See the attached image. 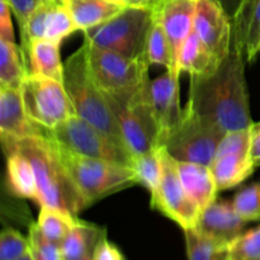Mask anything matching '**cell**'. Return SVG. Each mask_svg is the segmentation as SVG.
Returning <instances> with one entry per match:
<instances>
[{
	"label": "cell",
	"instance_id": "cell-1",
	"mask_svg": "<svg viewBox=\"0 0 260 260\" xmlns=\"http://www.w3.org/2000/svg\"><path fill=\"white\" fill-rule=\"evenodd\" d=\"M245 62V47L233 36L230 51L217 70L206 76H190L187 104L223 132L249 128L253 124Z\"/></svg>",
	"mask_w": 260,
	"mask_h": 260
},
{
	"label": "cell",
	"instance_id": "cell-2",
	"mask_svg": "<svg viewBox=\"0 0 260 260\" xmlns=\"http://www.w3.org/2000/svg\"><path fill=\"white\" fill-rule=\"evenodd\" d=\"M2 146L4 154L18 151L30 161L37 178L40 207L50 206L66 211L75 217L88 208L61 161L55 142L46 134V129L43 134L20 140L2 137Z\"/></svg>",
	"mask_w": 260,
	"mask_h": 260
},
{
	"label": "cell",
	"instance_id": "cell-3",
	"mask_svg": "<svg viewBox=\"0 0 260 260\" xmlns=\"http://www.w3.org/2000/svg\"><path fill=\"white\" fill-rule=\"evenodd\" d=\"M62 84L75 109L76 116L93 124L99 131L111 137L119 146L127 149L116 116L109 107L106 93L96 84L91 73L88 42L85 40L83 45L63 62Z\"/></svg>",
	"mask_w": 260,
	"mask_h": 260
},
{
	"label": "cell",
	"instance_id": "cell-4",
	"mask_svg": "<svg viewBox=\"0 0 260 260\" xmlns=\"http://www.w3.org/2000/svg\"><path fill=\"white\" fill-rule=\"evenodd\" d=\"M55 145L61 161L86 207H90L93 203L108 196L139 184V178L132 167L86 157L56 142Z\"/></svg>",
	"mask_w": 260,
	"mask_h": 260
},
{
	"label": "cell",
	"instance_id": "cell-5",
	"mask_svg": "<svg viewBox=\"0 0 260 260\" xmlns=\"http://www.w3.org/2000/svg\"><path fill=\"white\" fill-rule=\"evenodd\" d=\"M150 79L132 91L106 93L132 156L159 149V131L150 96Z\"/></svg>",
	"mask_w": 260,
	"mask_h": 260
},
{
	"label": "cell",
	"instance_id": "cell-6",
	"mask_svg": "<svg viewBox=\"0 0 260 260\" xmlns=\"http://www.w3.org/2000/svg\"><path fill=\"white\" fill-rule=\"evenodd\" d=\"M154 12L145 8L126 7L106 23L84 33L91 45L121 53L129 58L146 56V41Z\"/></svg>",
	"mask_w": 260,
	"mask_h": 260
},
{
	"label": "cell",
	"instance_id": "cell-7",
	"mask_svg": "<svg viewBox=\"0 0 260 260\" xmlns=\"http://www.w3.org/2000/svg\"><path fill=\"white\" fill-rule=\"evenodd\" d=\"M226 132L185 104L182 118L161 147L178 161L210 165Z\"/></svg>",
	"mask_w": 260,
	"mask_h": 260
},
{
	"label": "cell",
	"instance_id": "cell-8",
	"mask_svg": "<svg viewBox=\"0 0 260 260\" xmlns=\"http://www.w3.org/2000/svg\"><path fill=\"white\" fill-rule=\"evenodd\" d=\"M46 134L65 149L93 159L132 167L131 152L79 116H73Z\"/></svg>",
	"mask_w": 260,
	"mask_h": 260
},
{
	"label": "cell",
	"instance_id": "cell-9",
	"mask_svg": "<svg viewBox=\"0 0 260 260\" xmlns=\"http://www.w3.org/2000/svg\"><path fill=\"white\" fill-rule=\"evenodd\" d=\"M20 91L30 121L46 131H51L76 114L61 81L29 74Z\"/></svg>",
	"mask_w": 260,
	"mask_h": 260
},
{
	"label": "cell",
	"instance_id": "cell-10",
	"mask_svg": "<svg viewBox=\"0 0 260 260\" xmlns=\"http://www.w3.org/2000/svg\"><path fill=\"white\" fill-rule=\"evenodd\" d=\"M84 40L88 42L91 73L104 93H127L149 80L150 63L146 56L129 58L121 53L91 45L86 38Z\"/></svg>",
	"mask_w": 260,
	"mask_h": 260
},
{
	"label": "cell",
	"instance_id": "cell-11",
	"mask_svg": "<svg viewBox=\"0 0 260 260\" xmlns=\"http://www.w3.org/2000/svg\"><path fill=\"white\" fill-rule=\"evenodd\" d=\"M161 177L156 192L151 196V207L174 221L183 230L197 226L201 210L185 192L178 173L177 160L160 147Z\"/></svg>",
	"mask_w": 260,
	"mask_h": 260
},
{
	"label": "cell",
	"instance_id": "cell-12",
	"mask_svg": "<svg viewBox=\"0 0 260 260\" xmlns=\"http://www.w3.org/2000/svg\"><path fill=\"white\" fill-rule=\"evenodd\" d=\"M76 30H79L78 25L65 0H45L30 15L25 33L20 37V51L27 70L29 65V50L32 41L43 38L61 43Z\"/></svg>",
	"mask_w": 260,
	"mask_h": 260
},
{
	"label": "cell",
	"instance_id": "cell-13",
	"mask_svg": "<svg viewBox=\"0 0 260 260\" xmlns=\"http://www.w3.org/2000/svg\"><path fill=\"white\" fill-rule=\"evenodd\" d=\"M193 30L222 62L230 51L233 23L218 0H197Z\"/></svg>",
	"mask_w": 260,
	"mask_h": 260
},
{
	"label": "cell",
	"instance_id": "cell-14",
	"mask_svg": "<svg viewBox=\"0 0 260 260\" xmlns=\"http://www.w3.org/2000/svg\"><path fill=\"white\" fill-rule=\"evenodd\" d=\"M180 73L167 70L150 81V96L159 131V147L162 146L168 135L174 129L182 118L179 94Z\"/></svg>",
	"mask_w": 260,
	"mask_h": 260
},
{
	"label": "cell",
	"instance_id": "cell-15",
	"mask_svg": "<svg viewBox=\"0 0 260 260\" xmlns=\"http://www.w3.org/2000/svg\"><path fill=\"white\" fill-rule=\"evenodd\" d=\"M248 221L244 220L233 202L215 201L201 212L196 230L221 245L230 246L244 234Z\"/></svg>",
	"mask_w": 260,
	"mask_h": 260
},
{
	"label": "cell",
	"instance_id": "cell-16",
	"mask_svg": "<svg viewBox=\"0 0 260 260\" xmlns=\"http://www.w3.org/2000/svg\"><path fill=\"white\" fill-rule=\"evenodd\" d=\"M197 0H164L162 4L156 8L177 68L180 48L188 36L193 32Z\"/></svg>",
	"mask_w": 260,
	"mask_h": 260
},
{
	"label": "cell",
	"instance_id": "cell-17",
	"mask_svg": "<svg viewBox=\"0 0 260 260\" xmlns=\"http://www.w3.org/2000/svg\"><path fill=\"white\" fill-rule=\"evenodd\" d=\"M45 132L30 121L23 104L20 89L0 86V135L4 139H25Z\"/></svg>",
	"mask_w": 260,
	"mask_h": 260
},
{
	"label": "cell",
	"instance_id": "cell-18",
	"mask_svg": "<svg viewBox=\"0 0 260 260\" xmlns=\"http://www.w3.org/2000/svg\"><path fill=\"white\" fill-rule=\"evenodd\" d=\"M177 167L185 192L202 212L215 202L216 194L218 193L210 165L177 160Z\"/></svg>",
	"mask_w": 260,
	"mask_h": 260
},
{
	"label": "cell",
	"instance_id": "cell-19",
	"mask_svg": "<svg viewBox=\"0 0 260 260\" xmlns=\"http://www.w3.org/2000/svg\"><path fill=\"white\" fill-rule=\"evenodd\" d=\"M233 23V36L245 47L246 61L251 62L260 53V0H244Z\"/></svg>",
	"mask_w": 260,
	"mask_h": 260
},
{
	"label": "cell",
	"instance_id": "cell-20",
	"mask_svg": "<svg viewBox=\"0 0 260 260\" xmlns=\"http://www.w3.org/2000/svg\"><path fill=\"white\" fill-rule=\"evenodd\" d=\"M7 183L10 193L18 198L30 200L40 205L37 178L29 160L18 151L5 152Z\"/></svg>",
	"mask_w": 260,
	"mask_h": 260
},
{
	"label": "cell",
	"instance_id": "cell-21",
	"mask_svg": "<svg viewBox=\"0 0 260 260\" xmlns=\"http://www.w3.org/2000/svg\"><path fill=\"white\" fill-rule=\"evenodd\" d=\"M81 32L106 23L126 8L119 0H65Z\"/></svg>",
	"mask_w": 260,
	"mask_h": 260
},
{
	"label": "cell",
	"instance_id": "cell-22",
	"mask_svg": "<svg viewBox=\"0 0 260 260\" xmlns=\"http://www.w3.org/2000/svg\"><path fill=\"white\" fill-rule=\"evenodd\" d=\"M220 61L193 30L180 48L178 69L190 76H206L217 70Z\"/></svg>",
	"mask_w": 260,
	"mask_h": 260
},
{
	"label": "cell",
	"instance_id": "cell-23",
	"mask_svg": "<svg viewBox=\"0 0 260 260\" xmlns=\"http://www.w3.org/2000/svg\"><path fill=\"white\" fill-rule=\"evenodd\" d=\"M218 192L236 187L248 179L255 170L250 155L229 154L216 156L210 164Z\"/></svg>",
	"mask_w": 260,
	"mask_h": 260
},
{
	"label": "cell",
	"instance_id": "cell-24",
	"mask_svg": "<svg viewBox=\"0 0 260 260\" xmlns=\"http://www.w3.org/2000/svg\"><path fill=\"white\" fill-rule=\"evenodd\" d=\"M29 74L46 76L62 83L63 62L60 57V43L48 40H35L30 42Z\"/></svg>",
	"mask_w": 260,
	"mask_h": 260
},
{
	"label": "cell",
	"instance_id": "cell-25",
	"mask_svg": "<svg viewBox=\"0 0 260 260\" xmlns=\"http://www.w3.org/2000/svg\"><path fill=\"white\" fill-rule=\"evenodd\" d=\"M104 233L106 229L78 218L60 245L63 260H75L93 255L94 249Z\"/></svg>",
	"mask_w": 260,
	"mask_h": 260
},
{
	"label": "cell",
	"instance_id": "cell-26",
	"mask_svg": "<svg viewBox=\"0 0 260 260\" xmlns=\"http://www.w3.org/2000/svg\"><path fill=\"white\" fill-rule=\"evenodd\" d=\"M28 75L20 47L15 42L0 38V86L20 89Z\"/></svg>",
	"mask_w": 260,
	"mask_h": 260
},
{
	"label": "cell",
	"instance_id": "cell-27",
	"mask_svg": "<svg viewBox=\"0 0 260 260\" xmlns=\"http://www.w3.org/2000/svg\"><path fill=\"white\" fill-rule=\"evenodd\" d=\"M152 12H154V17H152L146 41L147 61L150 65H162L167 68V70L180 73L175 65L172 47H170L169 40H168L167 33H165L162 23L160 20L159 13L156 9H154Z\"/></svg>",
	"mask_w": 260,
	"mask_h": 260
},
{
	"label": "cell",
	"instance_id": "cell-28",
	"mask_svg": "<svg viewBox=\"0 0 260 260\" xmlns=\"http://www.w3.org/2000/svg\"><path fill=\"white\" fill-rule=\"evenodd\" d=\"M76 221L78 217L66 211L50 206H41L36 223L46 238L61 245Z\"/></svg>",
	"mask_w": 260,
	"mask_h": 260
},
{
	"label": "cell",
	"instance_id": "cell-29",
	"mask_svg": "<svg viewBox=\"0 0 260 260\" xmlns=\"http://www.w3.org/2000/svg\"><path fill=\"white\" fill-rule=\"evenodd\" d=\"M183 231L188 260H229V246L201 235L196 229Z\"/></svg>",
	"mask_w": 260,
	"mask_h": 260
},
{
	"label": "cell",
	"instance_id": "cell-30",
	"mask_svg": "<svg viewBox=\"0 0 260 260\" xmlns=\"http://www.w3.org/2000/svg\"><path fill=\"white\" fill-rule=\"evenodd\" d=\"M132 169L139 178V184H142L150 192V196L156 192L161 177V159L160 147L145 154L136 155L132 160Z\"/></svg>",
	"mask_w": 260,
	"mask_h": 260
},
{
	"label": "cell",
	"instance_id": "cell-31",
	"mask_svg": "<svg viewBox=\"0 0 260 260\" xmlns=\"http://www.w3.org/2000/svg\"><path fill=\"white\" fill-rule=\"evenodd\" d=\"M233 205L245 221L260 220V182L243 188L235 194Z\"/></svg>",
	"mask_w": 260,
	"mask_h": 260
},
{
	"label": "cell",
	"instance_id": "cell-32",
	"mask_svg": "<svg viewBox=\"0 0 260 260\" xmlns=\"http://www.w3.org/2000/svg\"><path fill=\"white\" fill-rule=\"evenodd\" d=\"M229 260H260V225L229 246Z\"/></svg>",
	"mask_w": 260,
	"mask_h": 260
},
{
	"label": "cell",
	"instance_id": "cell-33",
	"mask_svg": "<svg viewBox=\"0 0 260 260\" xmlns=\"http://www.w3.org/2000/svg\"><path fill=\"white\" fill-rule=\"evenodd\" d=\"M30 251L36 260H63L61 246L46 238L38 229L37 223H32L28 231Z\"/></svg>",
	"mask_w": 260,
	"mask_h": 260
},
{
	"label": "cell",
	"instance_id": "cell-34",
	"mask_svg": "<svg viewBox=\"0 0 260 260\" xmlns=\"http://www.w3.org/2000/svg\"><path fill=\"white\" fill-rule=\"evenodd\" d=\"M30 250L29 240L14 229H4L0 235V260H15Z\"/></svg>",
	"mask_w": 260,
	"mask_h": 260
},
{
	"label": "cell",
	"instance_id": "cell-35",
	"mask_svg": "<svg viewBox=\"0 0 260 260\" xmlns=\"http://www.w3.org/2000/svg\"><path fill=\"white\" fill-rule=\"evenodd\" d=\"M229 154L250 155V127L229 131L223 135L215 157Z\"/></svg>",
	"mask_w": 260,
	"mask_h": 260
},
{
	"label": "cell",
	"instance_id": "cell-36",
	"mask_svg": "<svg viewBox=\"0 0 260 260\" xmlns=\"http://www.w3.org/2000/svg\"><path fill=\"white\" fill-rule=\"evenodd\" d=\"M5 2L8 3L13 15L17 19L20 37H22L25 33V29H27V24L30 15L37 10V8L45 0H5Z\"/></svg>",
	"mask_w": 260,
	"mask_h": 260
},
{
	"label": "cell",
	"instance_id": "cell-37",
	"mask_svg": "<svg viewBox=\"0 0 260 260\" xmlns=\"http://www.w3.org/2000/svg\"><path fill=\"white\" fill-rule=\"evenodd\" d=\"M91 260H126V258H124L121 249L116 244L108 240L106 231L96 244L95 249H94Z\"/></svg>",
	"mask_w": 260,
	"mask_h": 260
},
{
	"label": "cell",
	"instance_id": "cell-38",
	"mask_svg": "<svg viewBox=\"0 0 260 260\" xmlns=\"http://www.w3.org/2000/svg\"><path fill=\"white\" fill-rule=\"evenodd\" d=\"M12 14L13 13L8 3L5 0H0V38L15 42Z\"/></svg>",
	"mask_w": 260,
	"mask_h": 260
},
{
	"label": "cell",
	"instance_id": "cell-39",
	"mask_svg": "<svg viewBox=\"0 0 260 260\" xmlns=\"http://www.w3.org/2000/svg\"><path fill=\"white\" fill-rule=\"evenodd\" d=\"M250 157L255 167H260V121L250 127Z\"/></svg>",
	"mask_w": 260,
	"mask_h": 260
},
{
	"label": "cell",
	"instance_id": "cell-40",
	"mask_svg": "<svg viewBox=\"0 0 260 260\" xmlns=\"http://www.w3.org/2000/svg\"><path fill=\"white\" fill-rule=\"evenodd\" d=\"M164 0H122L126 7L134 8H145V9H156L157 7L162 4Z\"/></svg>",
	"mask_w": 260,
	"mask_h": 260
},
{
	"label": "cell",
	"instance_id": "cell-41",
	"mask_svg": "<svg viewBox=\"0 0 260 260\" xmlns=\"http://www.w3.org/2000/svg\"><path fill=\"white\" fill-rule=\"evenodd\" d=\"M221 3V5L223 7L225 12L228 13V15L230 17V19L233 20L234 17L236 15V13L240 9L241 4H243L244 0H218Z\"/></svg>",
	"mask_w": 260,
	"mask_h": 260
},
{
	"label": "cell",
	"instance_id": "cell-42",
	"mask_svg": "<svg viewBox=\"0 0 260 260\" xmlns=\"http://www.w3.org/2000/svg\"><path fill=\"white\" fill-rule=\"evenodd\" d=\"M15 260H36L35 259V256H33V254H32V251H28V253H25L24 255H22L20 256V258H18V259H15Z\"/></svg>",
	"mask_w": 260,
	"mask_h": 260
},
{
	"label": "cell",
	"instance_id": "cell-43",
	"mask_svg": "<svg viewBox=\"0 0 260 260\" xmlns=\"http://www.w3.org/2000/svg\"><path fill=\"white\" fill-rule=\"evenodd\" d=\"M93 256V255H91ZM91 256H85V258H81V259H75V260H91Z\"/></svg>",
	"mask_w": 260,
	"mask_h": 260
},
{
	"label": "cell",
	"instance_id": "cell-44",
	"mask_svg": "<svg viewBox=\"0 0 260 260\" xmlns=\"http://www.w3.org/2000/svg\"><path fill=\"white\" fill-rule=\"evenodd\" d=\"M119 2H122V0H119Z\"/></svg>",
	"mask_w": 260,
	"mask_h": 260
}]
</instances>
